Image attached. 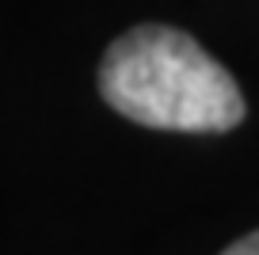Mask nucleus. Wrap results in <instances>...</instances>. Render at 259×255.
<instances>
[{
  "label": "nucleus",
  "instance_id": "f03ea898",
  "mask_svg": "<svg viewBox=\"0 0 259 255\" xmlns=\"http://www.w3.org/2000/svg\"><path fill=\"white\" fill-rule=\"evenodd\" d=\"M221 255H259V232H248V236H240L236 244H229Z\"/></svg>",
  "mask_w": 259,
  "mask_h": 255
},
{
  "label": "nucleus",
  "instance_id": "f257e3e1",
  "mask_svg": "<svg viewBox=\"0 0 259 255\" xmlns=\"http://www.w3.org/2000/svg\"><path fill=\"white\" fill-rule=\"evenodd\" d=\"M99 92L118 114L153 130L225 134L244 122V96L221 61L191 34L145 23L111 42Z\"/></svg>",
  "mask_w": 259,
  "mask_h": 255
}]
</instances>
